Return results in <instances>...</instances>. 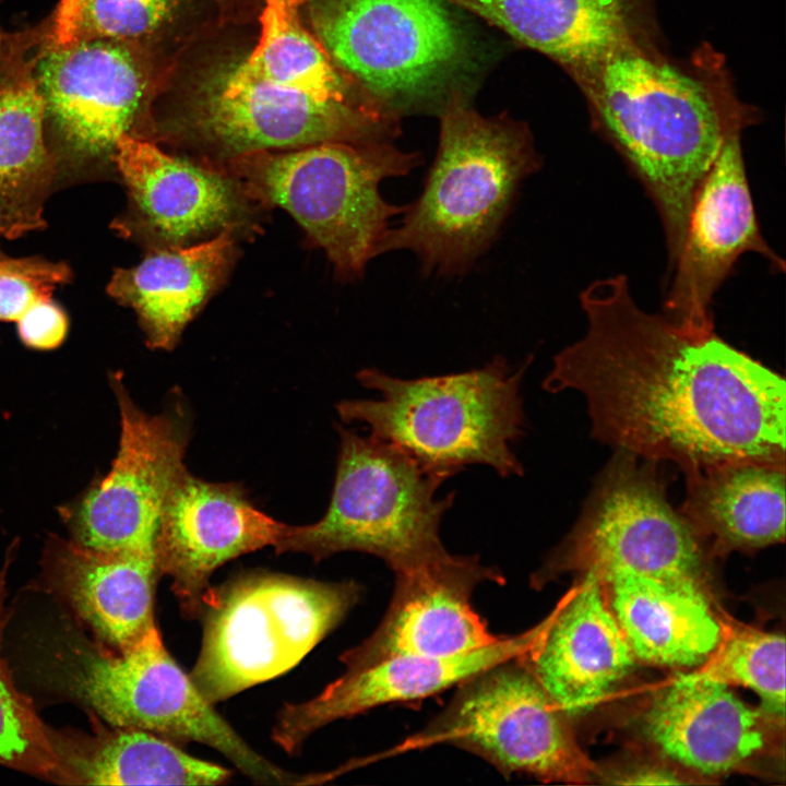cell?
Segmentation results:
<instances>
[{
    "mask_svg": "<svg viewBox=\"0 0 786 786\" xmlns=\"http://www.w3.org/2000/svg\"><path fill=\"white\" fill-rule=\"evenodd\" d=\"M587 327L562 349L543 388L575 390L592 436L683 474L728 464L785 468L786 383L722 340L634 300L626 276L580 295Z\"/></svg>",
    "mask_w": 786,
    "mask_h": 786,
    "instance_id": "cell-1",
    "label": "cell"
},
{
    "mask_svg": "<svg viewBox=\"0 0 786 786\" xmlns=\"http://www.w3.org/2000/svg\"><path fill=\"white\" fill-rule=\"evenodd\" d=\"M294 0H265L260 38L216 75L196 114L202 134L236 157L323 142L391 141L397 118L350 102L326 51L302 24Z\"/></svg>",
    "mask_w": 786,
    "mask_h": 786,
    "instance_id": "cell-2",
    "label": "cell"
},
{
    "mask_svg": "<svg viewBox=\"0 0 786 786\" xmlns=\"http://www.w3.org/2000/svg\"><path fill=\"white\" fill-rule=\"evenodd\" d=\"M38 684L115 727L153 733L177 745L198 742L262 785L306 784L255 751L206 701L153 626L128 648L112 650L69 617L38 638L31 665Z\"/></svg>",
    "mask_w": 786,
    "mask_h": 786,
    "instance_id": "cell-3",
    "label": "cell"
},
{
    "mask_svg": "<svg viewBox=\"0 0 786 786\" xmlns=\"http://www.w3.org/2000/svg\"><path fill=\"white\" fill-rule=\"evenodd\" d=\"M602 128L654 201L669 267L694 194L730 126L711 91L676 67L623 44L574 74Z\"/></svg>",
    "mask_w": 786,
    "mask_h": 786,
    "instance_id": "cell-4",
    "label": "cell"
},
{
    "mask_svg": "<svg viewBox=\"0 0 786 786\" xmlns=\"http://www.w3.org/2000/svg\"><path fill=\"white\" fill-rule=\"evenodd\" d=\"M540 165L524 122L484 117L452 92L424 189L389 229L380 254L408 250L426 273H464L496 240L521 183Z\"/></svg>",
    "mask_w": 786,
    "mask_h": 786,
    "instance_id": "cell-5",
    "label": "cell"
},
{
    "mask_svg": "<svg viewBox=\"0 0 786 786\" xmlns=\"http://www.w3.org/2000/svg\"><path fill=\"white\" fill-rule=\"evenodd\" d=\"M525 367L514 371L497 356L478 369L412 380L366 368L357 379L380 397L342 401L336 409L343 421L366 424L371 436L443 480L472 464L488 465L502 477L521 476L510 445L524 433Z\"/></svg>",
    "mask_w": 786,
    "mask_h": 786,
    "instance_id": "cell-6",
    "label": "cell"
},
{
    "mask_svg": "<svg viewBox=\"0 0 786 786\" xmlns=\"http://www.w3.org/2000/svg\"><path fill=\"white\" fill-rule=\"evenodd\" d=\"M419 163L417 153L390 141L323 142L246 153L231 167L248 195L289 212L336 273L355 279L380 254L391 218L405 207L383 199L381 182L408 175Z\"/></svg>",
    "mask_w": 786,
    "mask_h": 786,
    "instance_id": "cell-7",
    "label": "cell"
},
{
    "mask_svg": "<svg viewBox=\"0 0 786 786\" xmlns=\"http://www.w3.org/2000/svg\"><path fill=\"white\" fill-rule=\"evenodd\" d=\"M353 581L322 582L267 571L209 590L203 638L189 675L213 705L296 666L358 602Z\"/></svg>",
    "mask_w": 786,
    "mask_h": 786,
    "instance_id": "cell-8",
    "label": "cell"
},
{
    "mask_svg": "<svg viewBox=\"0 0 786 786\" xmlns=\"http://www.w3.org/2000/svg\"><path fill=\"white\" fill-rule=\"evenodd\" d=\"M336 429L340 451L329 508L313 524L287 525L275 552H302L319 561L362 551L393 572L445 553L439 526L455 493L437 498L444 480L395 445Z\"/></svg>",
    "mask_w": 786,
    "mask_h": 786,
    "instance_id": "cell-9",
    "label": "cell"
},
{
    "mask_svg": "<svg viewBox=\"0 0 786 786\" xmlns=\"http://www.w3.org/2000/svg\"><path fill=\"white\" fill-rule=\"evenodd\" d=\"M444 0H309L317 39L383 109L419 105L446 87L468 58L466 35Z\"/></svg>",
    "mask_w": 786,
    "mask_h": 786,
    "instance_id": "cell-10",
    "label": "cell"
},
{
    "mask_svg": "<svg viewBox=\"0 0 786 786\" xmlns=\"http://www.w3.org/2000/svg\"><path fill=\"white\" fill-rule=\"evenodd\" d=\"M705 568V541L670 504L659 463L617 450L540 574L702 581Z\"/></svg>",
    "mask_w": 786,
    "mask_h": 786,
    "instance_id": "cell-11",
    "label": "cell"
},
{
    "mask_svg": "<svg viewBox=\"0 0 786 786\" xmlns=\"http://www.w3.org/2000/svg\"><path fill=\"white\" fill-rule=\"evenodd\" d=\"M565 718L522 656L460 683L451 703L394 751L444 743L477 754L505 776L584 783L590 767Z\"/></svg>",
    "mask_w": 786,
    "mask_h": 786,
    "instance_id": "cell-12",
    "label": "cell"
},
{
    "mask_svg": "<svg viewBox=\"0 0 786 786\" xmlns=\"http://www.w3.org/2000/svg\"><path fill=\"white\" fill-rule=\"evenodd\" d=\"M120 415V439L109 472L96 477L78 497L58 507L75 543L98 550L154 549L167 496L186 468L191 434L186 404L174 395L155 415L130 396L123 374L108 376Z\"/></svg>",
    "mask_w": 786,
    "mask_h": 786,
    "instance_id": "cell-13",
    "label": "cell"
},
{
    "mask_svg": "<svg viewBox=\"0 0 786 786\" xmlns=\"http://www.w3.org/2000/svg\"><path fill=\"white\" fill-rule=\"evenodd\" d=\"M746 252L761 254L775 271L785 270L760 230L737 121L694 194L686 236L670 266L665 315L691 330H714V294Z\"/></svg>",
    "mask_w": 786,
    "mask_h": 786,
    "instance_id": "cell-14",
    "label": "cell"
},
{
    "mask_svg": "<svg viewBox=\"0 0 786 786\" xmlns=\"http://www.w3.org/2000/svg\"><path fill=\"white\" fill-rule=\"evenodd\" d=\"M46 123L78 160L112 157L131 134L145 97L146 78L133 43L93 38L69 46L40 43L35 66Z\"/></svg>",
    "mask_w": 786,
    "mask_h": 786,
    "instance_id": "cell-15",
    "label": "cell"
},
{
    "mask_svg": "<svg viewBox=\"0 0 786 786\" xmlns=\"http://www.w3.org/2000/svg\"><path fill=\"white\" fill-rule=\"evenodd\" d=\"M287 524L259 510L237 483H211L184 468L167 496L154 540L160 575L187 619L201 617L210 579L224 563L275 546Z\"/></svg>",
    "mask_w": 786,
    "mask_h": 786,
    "instance_id": "cell-16",
    "label": "cell"
},
{
    "mask_svg": "<svg viewBox=\"0 0 786 786\" xmlns=\"http://www.w3.org/2000/svg\"><path fill=\"white\" fill-rule=\"evenodd\" d=\"M391 604L374 632L340 659L354 670L395 655L451 656L493 643L472 604L484 581L502 582L497 569L477 557L448 551L395 571Z\"/></svg>",
    "mask_w": 786,
    "mask_h": 786,
    "instance_id": "cell-17",
    "label": "cell"
},
{
    "mask_svg": "<svg viewBox=\"0 0 786 786\" xmlns=\"http://www.w3.org/2000/svg\"><path fill=\"white\" fill-rule=\"evenodd\" d=\"M545 621L516 635L451 656L395 655L345 672L314 698L286 703L271 737L288 754H297L320 728L372 707L425 699L500 663L525 656L539 639Z\"/></svg>",
    "mask_w": 786,
    "mask_h": 786,
    "instance_id": "cell-18",
    "label": "cell"
},
{
    "mask_svg": "<svg viewBox=\"0 0 786 786\" xmlns=\"http://www.w3.org/2000/svg\"><path fill=\"white\" fill-rule=\"evenodd\" d=\"M33 587L53 596L102 644L130 647L153 626L162 576L154 549L106 551L50 533Z\"/></svg>",
    "mask_w": 786,
    "mask_h": 786,
    "instance_id": "cell-19",
    "label": "cell"
},
{
    "mask_svg": "<svg viewBox=\"0 0 786 786\" xmlns=\"http://www.w3.org/2000/svg\"><path fill=\"white\" fill-rule=\"evenodd\" d=\"M525 662L561 713L594 710L627 676L635 657L608 605L604 584L590 572L546 617Z\"/></svg>",
    "mask_w": 786,
    "mask_h": 786,
    "instance_id": "cell-20",
    "label": "cell"
},
{
    "mask_svg": "<svg viewBox=\"0 0 786 786\" xmlns=\"http://www.w3.org/2000/svg\"><path fill=\"white\" fill-rule=\"evenodd\" d=\"M770 723L777 724L699 669L677 675L656 693L644 713L643 731L668 759L715 776L764 751Z\"/></svg>",
    "mask_w": 786,
    "mask_h": 786,
    "instance_id": "cell-21",
    "label": "cell"
},
{
    "mask_svg": "<svg viewBox=\"0 0 786 786\" xmlns=\"http://www.w3.org/2000/svg\"><path fill=\"white\" fill-rule=\"evenodd\" d=\"M38 46L37 26L0 36V236L8 239L44 226L55 171L35 73Z\"/></svg>",
    "mask_w": 786,
    "mask_h": 786,
    "instance_id": "cell-22",
    "label": "cell"
},
{
    "mask_svg": "<svg viewBox=\"0 0 786 786\" xmlns=\"http://www.w3.org/2000/svg\"><path fill=\"white\" fill-rule=\"evenodd\" d=\"M112 159L140 217L164 240L180 243L234 226L239 198L225 176L130 134L119 139Z\"/></svg>",
    "mask_w": 786,
    "mask_h": 786,
    "instance_id": "cell-23",
    "label": "cell"
},
{
    "mask_svg": "<svg viewBox=\"0 0 786 786\" xmlns=\"http://www.w3.org/2000/svg\"><path fill=\"white\" fill-rule=\"evenodd\" d=\"M635 658L656 666L693 668L717 648L724 628L702 581L622 575L602 582Z\"/></svg>",
    "mask_w": 786,
    "mask_h": 786,
    "instance_id": "cell-24",
    "label": "cell"
},
{
    "mask_svg": "<svg viewBox=\"0 0 786 786\" xmlns=\"http://www.w3.org/2000/svg\"><path fill=\"white\" fill-rule=\"evenodd\" d=\"M92 731L50 727L61 785H219L231 772L194 758L153 733L104 725Z\"/></svg>",
    "mask_w": 786,
    "mask_h": 786,
    "instance_id": "cell-25",
    "label": "cell"
},
{
    "mask_svg": "<svg viewBox=\"0 0 786 786\" xmlns=\"http://www.w3.org/2000/svg\"><path fill=\"white\" fill-rule=\"evenodd\" d=\"M234 226L198 245L170 246L140 264L116 271L109 294L138 314L152 349H172L188 322L225 277Z\"/></svg>",
    "mask_w": 786,
    "mask_h": 786,
    "instance_id": "cell-26",
    "label": "cell"
},
{
    "mask_svg": "<svg viewBox=\"0 0 786 786\" xmlns=\"http://www.w3.org/2000/svg\"><path fill=\"white\" fill-rule=\"evenodd\" d=\"M679 512L713 550L750 551L785 538V468L728 464L684 474Z\"/></svg>",
    "mask_w": 786,
    "mask_h": 786,
    "instance_id": "cell-27",
    "label": "cell"
},
{
    "mask_svg": "<svg viewBox=\"0 0 786 786\" xmlns=\"http://www.w3.org/2000/svg\"><path fill=\"white\" fill-rule=\"evenodd\" d=\"M573 75L629 43L630 0H444Z\"/></svg>",
    "mask_w": 786,
    "mask_h": 786,
    "instance_id": "cell-28",
    "label": "cell"
},
{
    "mask_svg": "<svg viewBox=\"0 0 786 786\" xmlns=\"http://www.w3.org/2000/svg\"><path fill=\"white\" fill-rule=\"evenodd\" d=\"M11 543L0 570V765L57 784L58 762L50 726L36 712L32 699L15 683L2 648L9 610L8 572L17 550Z\"/></svg>",
    "mask_w": 786,
    "mask_h": 786,
    "instance_id": "cell-29",
    "label": "cell"
},
{
    "mask_svg": "<svg viewBox=\"0 0 786 786\" xmlns=\"http://www.w3.org/2000/svg\"><path fill=\"white\" fill-rule=\"evenodd\" d=\"M178 0H59L40 25V43L69 46L93 38L139 43L172 16Z\"/></svg>",
    "mask_w": 786,
    "mask_h": 786,
    "instance_id": "cell-30",
    "label": "cell"
},
{
    "mask_svg": "<svg viewBox=\"0 0 786 786\" xmlns=\"http://www.w3.org/2000/svg\"><path fill=\"white\" fill-rule=\"evenodd\" d=\"M703 674L726 684L753 690L761 711L781 726L785 719V638L748 627L724 629Z\"/></svg>",
    "mask_w": 786,
    "mask_h": 786,
    "instance_id": "cell-31",
    "label": "cell"
},
{
    "mask_svg": "<svg viewBox=\"0 0 786 786\" xmlns=\"http://www.w3.org/2000/svg\"><path fill=\"white\" fill-rule=\"evenodd\" d=\"M70 277L63 263L0 258V320L17 321L31 307L50 299L56 284Z\"/></svg>",
    "mask_w": 786,
    "mask_h": 786,
    "instance_id": "cell-32",
    "label": "cell"
},
{
    "mask_svg": "<svg viewBox=\"0 0 786 786\" xmlns=\"http://www.w3.org/2000/svg\"><path fill=\"white\" fill-rule=\"evenodd\" d=\"M16 323L22 343L36 350H50L59 347L64 341L69 327L64 312L51 298L31 307Z\"/></svg>",
    "mask_w": 786,
    "mask_h": 786,
    "instance_id": "cell-33",
    "label": "cell"
},
{
    "mask_svg": "<svg viewBox=\"0 0 786 786\" xmlns=\"http://www.w3.org/2000/svg\"><path fill=\"white\" fill-rule=\"evenodd\" d=\"M612 783L623 785H672L683 781L669 769L660 765H641L617 775Z\"/></svg>",
    "mask_w": 786,
    "mask_h": 786,
    "instance_id": "cell-34",
    "label": "cell"
},
{
    "mask_svg": "<svg viewBox=\"0 0 786 786\" xmlns=\"http://www.w3.org/2000/svg\"><path fill=\"white\" fill-rule=\"evenodd\" d=\"M1 33H2V29H1V27H0V34H1Z\"/></svg>",
    "mask_w": 786,
    "mask_h": 786,
    "instance_id": "cell-35",
    "label": "cell"
},
{
    "mask_svg": "<svg viewBox=\"0 0 786 786\" xmlns=\"http://www.w3.org/2000/svg\"><path fill=\"white\" fill-rule=\"evenodd\" d=\"M295 1H299V2H300L301 0H295Z\"/></svg>",
    "mask_w": 786,
    "mask_h": 786,
    "instance_id": "cell-36",
    "label": "cell"
},
{
    "mask_svg": "<svg viewBox=\"0 0 786 786\" xmlns=\"http://www.w3.org/2000/svg\"><path fill=\"white\" fill-rule=\"evenodd\" d=\"M0 258H1V255H0Z\"/></svg>",
    "mask_w": 786,
    "mask_h": 786,
    "instance_id": "cell-37",
    "label": "cell"
}]
</instances>
